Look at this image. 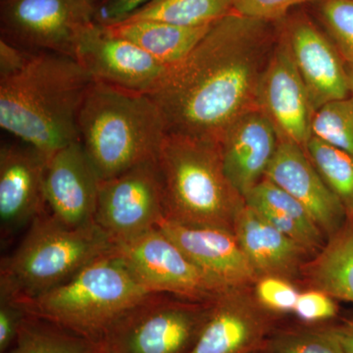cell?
I'll use <instances>...</instances> for the list:
<instances>
[{
	"label": "cell",
	"instance_id": "6da1fadb",
	"mask_svg": "<svg viewBox=\"0 0 353 353\" xmlns=\"http://www.w3.org/2000/svg\"><path fill=\"white\" fill-rule=\"evenodd\" d=\"M281 29L282 21L236 12L211 26L148 94L163 116L166 134L219 143L239 118L259 109L260 80Z\"/></svg>",
	"mask_w": 353,
	"mask_h": 353
},
{
	"label": "cell",
	"instance_id": "7a4b0ae2",
	"mask_svg": "<svg viewBox=\"0 0 353 353\" xmlns=\"http://www.w3.org/2000/svg\"><path fill=\"white\" fill-rule=\"evenodd\" d=\"M92 83L74 58L34 52L19 72L0 79V127L51 157L80 141L79 114Z\"/></svg>",
	"mask_w": 353,
	"mask_h": 353
},
{
	"label": "cell",
	"instance_id": "3957f363",
	"mask_svg": "<svg viewBox=\"0 0 353 353\" xmlns=\"http://www.w3.org/2000/svg\"><path fill=\"white\" fill-rule=\"evenodd\" d=\"M78 126L80 143L101 180L157 160L166 136L163 116L150 95L99 82L88 90Z\"/></svg>",
	"mask_w": 353,
	"mask_h": 353
},
{
	"label": "cell",
	"instance_id": "277c9868",
	"mask_svg": "<svg viewBox=\"0 0 353 353\" xmlns=\"http://www.w3.org/2000/svg\"><path fill=\"white\" fill-rule=\"evenodd\" d=\"M165 219L234 231L245 201L223 168L219 143L166 134L157 157Z\"/></svg>",
	"mask_w": 353,
	"mask_h": 353
},
{
	"label": "cell",
	"instance_id": "5b68a950",
	"mask_svg": "<svg viewBox=\"0 0 353 353\" xmlns=\"http://www.w3.org/2000/svg\"><path fill=\"white\" fill-rule=\"evenodd\" d=\"M150 294L115 248L63 284L17 303L28 315L99 343L121 316Z\"/></svg>",
	"mask_w": 353,
	"mask_h": 353
},
{
	"label": "cell",
	"instance_id": "8992f818",
	"mask_svg": "<svg viewBox=\"0 0 353 353\" xmlns=\"http://www.w3.org/2000/svg\"><path fill=\"white\" fill-rule=\"evenodd\" d=\"M115 248L97 224L72 228L44 211L29 225L12 254L2 260L0 296L16 301L38 296Z\"/></svg>",
	"mask_w": 353,
	"mask_h": 353
},
{
	"label": "cell",
	"instance_id": "52a82bcc",
	"mask_svg": "<svg viewBox=\"0 0 353 353\" xmlns=\"http://www.w3.org/2000/svg\"><path fill=\"white\" fill-rule=\"evenodd\" d=\"M212 303L152 292L104 334L99 343L101 353H190L208 322Z\"/></svg>",
	"mask_w": 353,
	"mask_h": 353
},
{
	"label": "cell",
	"instance_id": "ba28073f",
	"mask_svg": "<svg viewBox=\"0 0 353 353\" xmlns=\"http://www.w3.org/2000/svg\"><path fill=\"white\" fill-rule=\"evenodd\" d=\"M88 0H0L1 38L32 52L74 58L77 43L95 22Z\"/></svg>",
	"mask_w": 353,
	"mask_h": 353
},
{
	"label": "cell",
	"instance_id": "9c48e42d",
	"mask_svg": "<svg viewBox=\"0 0 353 353\" xmlns=\"http://www.w3.org/2000/svg\"><path fill=\"white\" fill-rule=\"evenodd\" d=\"M116 252L152 292L211 303L234 290L202 270L158 227L116 245Z\"/></svg>",
	"mask_w": 353,
	"mask_h": 353
},
{
	"label": "cell",
	"instance_id": "30bf717a",
	"mask_svg": "<svg viewBox=\"0 0 353 353\" xmlns=\"http://www.w3.org/2000/svg\"><path fill=\"white\" fill-rule=\"evenodd\" d=\"M164 218L163 183L157 160L101 181L94 223L114 245L152 231Z\"/></svg>",
	"mask_w": 353,
	"mask_h": 353
},
{
	"label": "cell",
	"instance_id": "8fae6325",
	"mask_svg": "<svg viewBox=\"0 0 353 353\" xmlns=\"http://www.w3.org/2000/svg\"><path fill=\"white\" fill-rule=\"evenodd\" d=\"M74 59L94 82L139 94H150L157 90L170 70L97 22L88 26L81 34Z\"/></svg>",
	"mask_w": 353,
	"mask_h": 353
},
{
	"label": "cell",
	"instance_id": "7c38bea8",
	"mask_svg": "<svg viewBox=\"0 0 353 353\" xmlns=\"http://www.w3.org/2000/svg\"><path fill=\"white\" fill-rule=\"evenodd\" d=\"M259 108L275 127L280 141L296 143L305 150L312 137L315 111L292 59L283 22L280 38L260 80Z\"/></svg>",
	"mask_w": 353,
	"mask_h": 353
},
{
	"label": "cell",
	"instance_id": "4fadbf2b",
	"mask_svg": "<svg viewBox=\"0 0 353 353\" xmlns=\"http://www.w3.org/2000/svg\"><path fill=\"white\" fill-rule=\"evenodd\" d=\"M283 32L315 112L329 102L350 97L345 61L307 12L292 11L283 20Z\"/></svg>",
	"mask_w": 353,
	"mask_h": 353
},
{
	"label": "cell",
	"instance_id": "5bb4252c",
	"mask_svg": "<svg viewBox=\"0 0 353 353\" xmlns=\"http://www.w3.org/2000/svg\"><path fill=\"white\" fill-rule=\"evenodd\" d=\"M248 289L228 290L213 301L208 322L190 353L265 350L273 330V316Z\"/></svg>",
	"mask_w": 353,
	"mask_h": 353
},
{
	"label": "cell",
	"instance_id": "9a60e30c",
	"mask_svg": "<svg viewBox=\"0 0 353 353\" xmlns=\"http://www.w3.org/2000/svg\"><path fill=\"white\" fill-rule=\"evenodd\" d=\"M101 181L80 141L58 150L48 161L44 183L51 215L72 228L95 224Z\"/></svg>",
	"mask_w": 353,
	"mask_h": 353
},
{
	"label": "cell",
	"instance_id": "2e32d148",
	"mask_svg": "<svg viewBox=\"0 0 353 353\" xmlns=\"http://www.w3.org/2000/svg\"><path fill=\"white\" fill-rule=\"evenodd\" d=\"M50 159L24 143L1 145L0 220L4 231L13 233L44 212V183Z\"/></svg>",
	"mask_w": 353,
	"mask_h": 353
},
{
	"label": "cell",
	"instance_id": "e0dca14e",
	"mask_svg": "<svg viewBox=\"0 0 353 353\" xmlns=\"http://www.w3.org/2000/svg\"><path fill=\"white\" fill-rule=\"evenodd\" d=\"M265 179L301 202L327 239L340 232L347 224V211L301 146L290 141H279L277 152Z\"/></svg>",
	"mask_w": 353,
	"mask_h": 353
},
{
	"label": "cell",
	"instance_id": "ac0fdd59",
	"mask_svg": "<svg viewBox=\"0 0 353 353\" xmlns=\"http://www.w3.org/2000/svg\"><path fill=\"white\" fill-rule=\"evenodd\" d=\"M158 228L197 266L229 289L248 288L259 279L234 231L190 226L165 218Z\"/></svg>",
	"mask_w": 353,
	"mask_h": 353
},
{
	"label": "cell",
	"instance_id": "d6986e66",
	"mask_svg": "<svg viewBox=\"0 0 353 353\" xmlns=\"http://www.w3.org/2000/svg\"><path fill=\"white\" fill-rule=\"evenodd\" d=\"M279 141L275 127L259 109L239 118L221 139L225 174L243 199L265 178Z\"/></svg>",
	"mask_w": 353,
	"mask_h": 353
},
{
	"label": "cell",
	"instance_id": "ffe728a7",
	"mask_svg": "<svg viewBox=\"0 0 353 353\" xmlns=\"http://www.w3.org/2000/svg\"><path fill=\"white\" fill-rule=\"evenodd\" d=\"M234 233L259 278L289 279L303 273L312 253L271 225L248 204L236 216Z\"/></svg>",
	"mask_w": 353,
	"mask_h": 353
},
{
	"label": "cell",
	"instance_id": "44dd1931",
	"mask_svg": "<svg viewBox=\"0 0 353 353\" xmlns=\"http://www.w3.org/2000/svg\"><path fill=\"white\" fill-rule=\"evenodd\" d=\"M245 199V204L312 254L321 252L326 245V236L307 209L268 179L257 183Z\"/></svg>",
	"mask_w": 353,
	"mask_h": 353
},
{
	"label": "cell",
	"instance_id": "7402d4cb",
	"mask_svg": "<svg viewBox=\"0 0 353 353\" xmlns=\"http://www.w3.org/2000/svg\"><path fill=\"white\" fill-rule=\"evenodd\" d=\"M212 25L183 27L160 21L126 19L104 26L171 68L188 57Z\"/></svg>",
	"mask_w": 353,
	"mask_h": 353
},
{
	"label": "cell",
	"instance_id": "603a6c76",
	"mask_svg": "<svg viewBox=\"0 0 353 353\" xmlns=\"http://www.w3.org/2000/svg\"><path fill=\"white\" fill-rule=\"evenodd\" d=\"M303 274L312 289L353 303V221L328 239L321 252L305 265Z\"/></svg>",
	"mask_w": 353,
	"mask_h": 353
},
{
	"label": "cell",
	"instance_id": "cb8c5ba5",
	"mask_svg": "<svg viewBox=\"0 0 353 353\" xmlns=\"http://www.w3.org/2000/svg\"><path fill=\"white\" fill-rule=\"evenodd\" d=\"M234 12V0H152L126 19L203 27L214 24Z\"/></svg>",
	"mask_w": 353,
	"mask_h": 353
},
{
	"label": "cell",
	"instance_id": "d4e9b609",
	"mask_svg": "<svg viewBox=\"0 0 353 353\" xmlns=\"http://www.w3.org/2000/svg\"><path fill=\"white\" fill-rule=\"evenodd\" d=\"M4 353H101L99 343L34 316H26L15 345Z\"/></svg>",
	"mask_w": 353,
	"mask_h": 353
},
{
	"label": "cell",
	"instance_id": "484cf974",
	"mask_svg": "<svg viewBox=\"0 0 353 353\" xmlns=\"http://www.w3.org/2000/svg\"><path fill=\"white\" fill-rule=\"evenodd\" d=\"M305 152L332 192L341 202L348 219L353 221V157L311 137Z\"/></svg>",
	"mask_w": 353,
	"mask_h": 353
},
{
	"label": "cell",
	"instance_id": "4316f807",
	"mask_svg": "<svg viewBox=\"0 0 353 353\" xmlns=\"http://www.w3.org/2000/svg\"><path fill=\"white\" fill-rule=\"evenodd\" d=\"M267 353H345L332 326H303L272 334Z\"/></svg>",
	"mask_w": 353,
	"mask_h": 353
},
{
	"label": "cell",
	"instance_id": "83f0119b",
	"mask_svg": "<svg viewBox=\"0 0 353 353\" xmlns=\"http://www.w3.org/2000/svg\"><path fill=\"white\" fill-rule=\"evenodd\" d=\"M312 137L353 157V97L318 109L313 117Z\"/></svg>",
	"mask_w": 353,
	"mask_h": 353
},
{
	"label": "cell",
	"instance_id": "f1b7e54d",
	"mask_svg": "<svg viewBox=\"0 0 353 353\" xmlns=\"http://www.w3.org/2000/svg\"><path fill=\"white\" fill-rule=\"evenodd\" d=\"M312 4L343 61L353 64V0H316Z\"/></svg>",
	"mask_w": 353,
	"mask_h": 353
},
{
	"label": "cell",
	"instance_id": "f546056e",
	"mask_svg": "<svg viewBox=\"0 0 353 353\" xmlns=\"http://www.w3.org/2000/svg\"><path fill=\"white\" fill-rule=\"evenodd\" d=\"M254 296L260 305L272 313L292 312L301 292L288 279L263 276L255 282Z\"/></svg>",
	"mask_w": 353,
	"mask_h": 353
},
{
	"label": "cell",
	"instance_id": "4dcf8cb0",
	"mask_svg": "<svg viewBox=\"0 0 353 353\" xmlns=\"http://www.w3.org/2000/svg\"><path fill=\"white\" fill-rule=\"evenodd\" d=\"M316 0H234V12L252 19L281 22L296 9Z\"/></svg>",
	"mask_w": 353,
	"mask_h": 353
},
{
	"label": "cell",
	"instance_id": "1f68e13d",
	"mask_svg": "<svg viewBox=\"0 0 353 353\" xmlns=\"http://www.w3.org/2000/svg\"><path fill=\"white\" fill-rule=\"evenodd\" d=\"M292 312L307 324L328 321L336 317L338 307L334 299L322 290L311 289L299 294Z\"/></svg>",
	"mask_w": 353,
	"mask_h": 353
},
{
	"label": "cell",
	"instance_id": "d6a6232c",
	"mask_svg": "<svg viewBox=\"0 0 353 353\" xmlns=\"http://www.w3.org/2000/svg\"><path fill=\"white\" fill-rule=\"evenodd\" d=\"M27 313L17 301L0 296V352L8 350L15 341Z\"/></svg>",
	"mask_w": 353,
	"mask_h": 353
},
{
	"label": "cell",
	"instance_id": "836d02e7",
	"mask_svg": "<svg viewBox=\"0 0 353 353\" xmlns=\"http://www.w3.org/2000/svg\"><path fill=\"white\" fill-rule=\"evenodd\" d=\"M152 0H102L95 7V22L111 25L126 19Z\"/></svg>",
	"mask_w": 353,
	"mask_h": 353
},
{
	"label": "cell",
	"instance_id": "e575fe53",
	"mask_svg": "<svg viewBox=\"0 0 353 353\" xmlns=\"http://www.w3.org/2000/svg\"><path fill=\"white\" fill-rule=\"evenodd\" d=\"M34 53L0 39V79L19 72L29 62Z\"/></svg>",
	"mask_w": 353,
	"mask_h": 353
},
{
	"label": "cell",
	"instance_id": "d590c367",
	"mask_svg": "<svg viewBox=\"0 0 353 353\" xmlns=\"http://www.w3.org/2000/svg\"><path fill=\"white\" fill-rule=\"evenodd\" d=\"M331 326L336 339L340 341L343 352L353 353V319L343 320Z\"/></svg>",
	"mask_w": 353,
	"mask_h": 353
},
{
	"label": "cell",
	"instance_id": "8d00e7d4",
	"mask_svg": "<svg viewBox=\"0 0 353 353\" xmlns=\"http://www.w3.org/2000/svg\"><path fill=\"white\" fill-rule=\"evenodd\" d=\"M345 69H347L348 85H350V92L353 97V64L345 63Z\"/></svg>",
	"mask_w": 353,
	"mask_h": 353
},
{
	"label": "cell",
	"instance_id": "74e56055",
	"mask_svg": "<svg viewBox=\"0 0 353 353\" xmlns=\"http://www.w3.org/2000/svg\"><path fill=\"white\" fill-rule=\"evenodd\" d=\"M88 1L90 2V3H92L94 7H97L99 3H101L102 0H88Z\"/></svg>",
	"mask_w": 353,
	"mask_h": 353
},
{
	"label": "cell",
	"instance_id": "f35d334b",
	"mask_svg": "<svg viewBox=\"0 0 353 353\" xmlns=\"http://www.w3.org/2000/svg\"><path fill=\"white\" fill-rule=\"evenodd\" d=\"M255 353H267V352H265V350H261V352H255Z\"/></svg>",
	"mask_w": 353,
	"mask_h": 353
}]
</instances>
